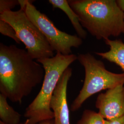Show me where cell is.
Masks as SVG:
<instances>
[{"instance_id": "19", "label": "cell", "mask_w": 124, "mask_h": 124, "mask_svg": "<svg viewBox=\"0 0 124 124\" xmlns=\"http://www.w3.org/2000/svg\"><path fill=\"white\" fill-rule=\"evenodd\" d=\"M123 33L124 34V27H123Z\"/></svg>"}, {"instance_id": "16", "label": "cell", "mask_w": 124, "mask_h": 124, "mask_svg": "<svg viewBox=\"0 0 124 124\" xmlns=\"http://www.w3.org/2000/svg\"><path fill=\"white\" fill-rule=\"evenodd\" d=\"M116 2L119 9L124 13V0H116Z\"/></svg>"}, {"instance_id": "7", "label": "cell", "mask_w": 124, "mask_h": 124, "mask_svg": "<svg viewBox=\"0 0 124 124\" xmlns=\"http://www.w3.org/2000/svg\"><path fill=\"white\" fill-rule=\"evenodd\" d=\"M96 107L99 113L108 120L124 115V86L120 85L98 95Z\"/></svg>"}, {"instance_id": "10", "label": "cell", "mask_w": 124, "mask_h": 124, "mask_svg": "<svg viewBox=\"0 0 124 124\" xmlns=\"http://www.w3.org/2000/svg\"><path fill=\"white\" fill-rule=\"evenodd\" d=\"M49 3L54 8H58L62 10L70 19L78 36L82 39H85L87 33L81 26L78 15L72 9L67 0H49Z\"/></svg>"}, {"instance_id": "17", "label": "cell", "mask_w": 124, "mask_h": 124, "mask_svg": "<svg viewBox=\"0 0 124 124\" xmlns=\"http://www.w3.org/2000/svg\"><path fill=\"white\" fill-rule=\"evenodd\" d=\"M54 124V120H46V121H44L41 122H40V123H39V124Z\"/></svg>"}, {"instance_id": "2", "label": "cell", "mask_w": 124, "mask_h": 124, "mask_svg": "<svg viewBox=\"0 0 124 124\" xmlns=\"http://www.w3.org/2000/svg\"><path fill=\"white\" fill-rule=\"evenodd\" d=\"M80 23L98 40L117 37L123 33L124 13L115 0H68Z\"/></svg>"}, {"instance_id": "12", "label": "cell", "mask_w": 124, "mask_h": 124, "mask_svg": "<svg viewBox=\"0 0 124 124\" xmlns=\"http://www.w3.org/2000/svg\"><path fill=\"white\" fill-rule=\"evenodd\" d=\"M77 124H106V120L99 113L86 109Z\"/></svg>"}, {"instance_id": "4", "label": "cell", "mask_w": 124, "mask_h": 124, "mask_svg": "<svg viewBox=\"0 0 124 124\" xmlns=\"http://www.w3.org/2000/svg\"><path fill=\"white\" fill-rule=\"evenodd\" d=\"M77 60L84 67V84L77 97L71 104L70 110H78L88 98L102 90L124 85V73L116 74L108 70L103 62L90 53H80Z\"/></svg>"}, {"instance_id": "14", "label": "cell", "mask_w": 124, "mask_h": 124, "mask_svg": "<svg viewBox=\"0 0 124 124\" xmlns=\"http://www.w3.org/2000/svg\"><path fill=\"white\" fill-rule=\"evenodd\" d=\"M19 5L18 0H0V15L6 12L12 11V9Z\"/></svg>"}, {"instance_id": "13", "label": "cell", "mask_w": 124, "mask_h": 124, "mask_svg": "<svg viewBox=\"0 0 124 124\" xmlns=\"http://www.w3.org/2000/svg\"><path fill=\"white\" fill-rule=\"evenodd\" d=\"M0 32L2 35L12 38L18 44H20L21 42L12 26L1 19H0Z\"/></svg>"}, {"instance_id": "9", "label": "cell", "mask_w": 124, "mask_h": 124, "mask_svg": "<svg viewBox=\"0 0 124 124\" xmlns=\"http://www.w3.org/2000/svg\"><path fill=\"white\" fill-rule=\"evenodd\" d=\"M105 44L109 47V50L106 52L95 54L106 59L109 62L115 63L121 69L124 73V43L121 39L104 40Z\"/></svg>"}, {"instance_id": "1", "label": "cell", "mask_w": 124, "mask_h": 124, "mask_svg": "<svg viewBox=\"0 0 124 124\" xmlns=\"http://www.w3.org/2000/svg\"><path fill=\"white\" fill-rule=\"evenodd\" d=\"M27 50L0 43V92L13 102L21 104L43 81L45 70Z\"/></svg>"}, {"instance_id": "5", "label": "cell", "mask_w": 124, "mask_h": 124, "mask_svg": "<svg viewBox=\"0 0 124 124\" xmlns=\"http://www.w3.org/2000/svg\"><path fill=\"white\" fill-rule=\"evenodd\" d=\"M0 19L12 26L33 59L54 56L53 49L38 28L28 17L23 8H20L17 11L6 12L0 15Z\"/></svg>"}, {"instance_id": "3", "label": "cell", "mask_w": 124, "mask_h": 124, "mask_svg": "<svg viewBox=\"0 0 124 124\" xmlns=\"http://www.w3.org/2000/svg\"><path fill=\"white\" fill-rule=\"evenodd\" d=\"M77 58L73 53L64 55L57 53L53 57L36 60L44 69V78L40 92L26 108L24 116L27 119L22 124H38L54 119L50 107L53 92L64 72Z\"/></svg>"}, {"instance_id": "6", "label": "cell", "mask_w": 124, "mask_h": 124, "mask_svg": "<svg viewBox=\"0 0 124 124\" xmlns=\"http://www.w3.org/2000/svg\"><path fill=\"white\" fill-rule=\"evenodd\" d=\"M27 16L40 30L54 51L64 55L72 54V48H78L83 43L78 35H72L59 30L44 13L33 4L32 0H24L20 4Z\"/></svg>"}, {"instance_id": "11", "label": "cell", "mask_w": 124, "mask_h": 124, "mask_svg": "<svg viewBox=\"0 0 124 124\" xmlns=\"http://www.w3.org/2000/svg\"><path fill=\"white\" fill-rule=\"evenodd\" d=\"M8 98L0 94V121L7 124H20L21 115L9 105Z\"/></svg>"}, {"instance_id": "15", "label": "cell", "mask_w": 124, "mask_h": 124, "mask_svg": "<svg viewBox=\"0 0 124 124\" xmlns=\"http://www.w3.org/2000/svg\"><path fill=\"white\" fill-rule=\"evenodd\" d=\"M106 124H124V115L114 120H106Z\"/></svg>"}, {"instance_id": "18", "label": "cell", "mask_w": 124, "mask_h": 124, "mask_svg": "<svg viewBox=\"0 0 124 124\" xmlns=\"http://www.w3.org/2000/svg\"><path fill=\"white\" fill-rule=\"evenodd\" d=\"M0 124H6V123H5L4 122H2L1 121H0Z\"/></svg>"}, {"instance_id": "8", "label": "cell", "mask_w": 124, "mask_h": 124, "mask_svg": "<svg viewBox=\"0 0 124 124\" xmlns=\"http://www.w3.org/2000/svg\"><path fill=\"white\" fill-rule=\"evenodd\" d=\"M72 69L68 67L58 82L51 98L50 107L54 113V124H70L67 92Z\"/></svg>"}]
</instances>
